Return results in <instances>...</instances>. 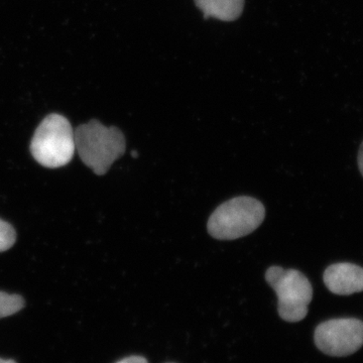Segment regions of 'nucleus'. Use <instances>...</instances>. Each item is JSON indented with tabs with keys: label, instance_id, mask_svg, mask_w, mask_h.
<instances>
[{
	"label": "nucleus",
	"instance_id": "20e7f679",
	"mask_svg": "<svg viewBox=\"0 0 363 363\" xmlns=\"http://www.w3.org/2000/svg\"><path fill=\"white\" fill-rule=\"evenodd\" d=\"M266 279L278 296L279 317L290 323L305 319L313 298L312 285L305 274L274 266L267 269Z\"/></svg>",
	"mask_w": 363,
	"mask_h": 363
},
{
	"label": "nucleus",
	"instance_id": "9d476101",
	"mask_svg": "<svg viewBox=\"0 0 363 363\" xmlns=\"http://www.w3.org/2000/svg\"><path fill=\"white\" fill-rule=\"evenodd\" d=\"M116 363H149L145 357H130L123 358Z\"/></svg>",
	"mask_w": 363,
	"mask_h": 363
},
{
	"label": "nucleus",
	"instance_id": "9b49d317",
	"mask_svg": "<svg viewBox=\"0 0 363 363\" xmlns=\"http://www.w3.org/2000/svg\"><path fill=\"white\" fill-rule=\"evenodd\" d=\"M358 168H359L360 173H362V175L363 177V142L362 143V145H360L359 152H358Z\"/></svg>",
	"mask_w": 363,
	"mask_h": 363
},
{
	"label": "nucleus",
	"instance_id": "ddd939ff",
	"mask_svg": "<svg viewBox=\"0 0 363 363\" xmlns=\"http://www.w3.org/2000/svg\"><path fill=\"white\" fill-rule=\"evenodd\" d=\"M131 156H133V157H138V152H135V150H133V152H131Z\"/></svg>",
	"mask_w": 363,
	"mask_h": 363
},
{
	"label": "nucleus",
	"instance_id": "f8f14e48",
	"mask_svg": "<svg viewBox=\"0 0 363 363\" xmlns=\"http://www.w3.org/2000/svg\"><path fill=\"white\" fill-rule=\"evenodd\" d=\"M0 363H16V362H13V360H11V359L6 360V359H1V358H0Z\"/></svg>",
	"mask_w": 363,
	"mask_h": 363
},
{
	"label": "nucleus",
	"instance_id": "f03ea898",
	"mask_svg": "<svg viewBox=\"0 0 363 363\" xmlns=\"http://www.w3.org/2000/svg\"><path fill=\"white\" fill-rule=\"evenodd\" d=\"M266 217V208L259 200L240 196L224 202L210 216L208 233L219 240H233L259 228Z\"/></svg>",
	"mask_w": 363,
	"mask_h": 363
},
{
	"label": "nucleus",
	"instance_id": "6e6552de",
	"mask_svg": "<svg viewBox=\"0 0 363 363\" xmlns=\"http://www.w3.org/2000/svg\"><path fill=\"white\" fill-rule=\"evenodd\" d=\"M23 306L25 301L21 296L0 292V319L20 312Z\"/></svg>",
	"mask_w": 363,
	"mask_h": 363
},
{
	"label": "nucleus",
	"instance_id": "f257e3e1",
	"mask_svg": "<svg viewBox=\"0 0 363 363\" xmlns=\"http://www.w3.org/2000/svg\"><path fill=\"white\" fill-rule=\"evenodd\" d=\"M74 135L79 157L98 176L105 175L125 152V138L116 126L107 128L98 121H91L78 126Z\"/></svg>",
	"mask_w": 363,
	"mask_h": 363
},
{
	"label": "nucleus",
	"instance_id": "39448f33",
	"mask_svg": "<svg viewBox=\"0 0 363 363\" xmlns=\"http://www.w3.org/2000/svg\"><path fill=\"white\" fill-rule=\"evenodd\" d=\"M318 350L330 357L353 354L363 346V321L357 318H338L318 325L314 334Z\"/></svg>",
	"mask_w": 363,
	"mask_h": 363
},
{
	"label": "nucleus",
	"instance_id": "0eeeda50",
	"mask_svg": "<svg viewBox=\"0 0 363 363\" xmlns=\"http://www.w3.org/2000/svg\"><path fill=\"white\" fill-rule=\"evenodd\" d=\"M195 4L205 18H213L222 21H233L240 18L245 0H195Z\"/></svg>",
	"mask_w": 363,
	"mask_h": 363
},
{
	"label": "nucleus",
	"instance_id": "423d86ee",
	"mask_svg": "<svg viewBox=\"0 0 363 363\" xmlns=\"http://www.w3.org/2000/svg\"><path fill=\"white\" fill-rule=\"evenodd\" d=\"M323 279L327 289L335 295L350 296L363 292V269L357 264H331L325 271Z\"/></svg>",
	"mask_w": 363,
	"mask_h": 363
},
{
	"label": "nucleus",
	"instance_id": "7ed1b4c3",
	"mask_svg": "<svg viewBox=\"0 0 363 363\" xmlns=\"http://www.w3.org/2000/svg\"><path fill=\"white\" fill-rule=\"evenodd\" d=\"M75 135L68 119L60 114H50L40 123L30 143L33 159L43 167L61 168L73 159Z\"/></svg>",
	"mask_w": 363,
	"mask_h": 363
},
{
	"label": "nucleus",
	"instance_id": "1a4fd4ad",
	"mask_svg": "<svg viewBox=\"0 0 363 363\" xmlns=\"http://www.w3.org/2000/svg\"><path fill=\"white\" fill-rule=\"evenodd\" d=\"M16 240V230L13 227L0 219V252H6L13 247Z\"/></svg>",
	"mask_w": 363,
	"mask_h": 363
}]
</instances>
